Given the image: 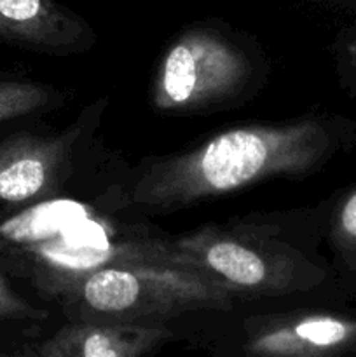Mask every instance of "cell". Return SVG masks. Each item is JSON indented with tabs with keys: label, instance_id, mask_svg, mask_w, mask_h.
<instances>
[{
	"label": "cell",
	"instance_id": "cell-1",
	"mask_svg": "<svg viewBox=\"0 0 356 357\" xmlns=\"http://www.w3.org/2000/svg\"><path fill=\"white\" fill-rule=\"evenodd\" d=\"M356 146V122L307 115L281 124H248L218 132L181 153L150 160L117 192L115 204L171 211L276 176H302Z\"/></svg>",
	"mask_w": 356,
	"mask_h": 357
},
{
	"label": "cell",
	"instance_id": "cell-2",
	"mask_svg": "<svg viewBox=\"0 0 356 357\" xmlns=\"http://www.w3.org/2000/svg\"><path fill=\"white\" fill-rule=\"evenodd\" d=\"M51 293L86 323L163 324L187 312L230 310L239 298L198 272L145 260L103 265Z\"/></svg>",
	"mask_w": 356,
	"mask_h": 357
},
{
	"label": "cell",
	"instance_id": "cell-3",
	"mask_svg": "<svg viewBox=\"0 0 356 357\" xmlns=\"http://www.w3.org/2000/svg\"><path fill=\"white\" fill-rule=\"evenodd\" d=\"M161 246V264L198 272L239 296L309 291L328 279L323 265L264 227L209 225Z\"/></svg>",
	"mask_w": 356,
	"mask_h": 357
},
{
	"label": "cell",
	"instance_id": "cell-4",
	"mask_svg": "<svg viewBox=\"0 0 356 357\" xmlns=\"http://www.w3.org/2000/svg\"><path fill=\"white\" fill-rule=\"evenodd\" d=\"M251 79L246 52L208 28L181 33L163 54L152 86V105L161 112H195L243 93Z\"/></svg>",
	"mask_w": 356,
	"mask_h": 357
},
{
	"label": "cell",
	"instance_id": "cell-5",
	"mask_svg": "<svg viewBox=\"0 0 356 357\" xmlns=\"http://www.w3.org/2000/svg\"><path fill=\"white\" fill-rule=\"evenodd\" d=\"M244 357H356L355 310H300L248 323Z\"/></svg>",
	"mask_w": 356,
	"mask_h": 357
},
{
	"label": "cell",
	"instance_id": "cell-6",
	"mask_svg": "<svg viewBox=\"0 0 356 357\" xmlns=\"http://www.w3.org/2000/svg\"><path fill=\"white\" fill-rule=\"evenodd\" d=\"M82 121L58 135H17L0 142V201L27 202L54 192L72 166Z\"/></svg>",
	"mask_w": 356,
	"mask_h": 357
},
{
	"label": "cell",
	"instance_id": "cell-7",
	"mask_svg": "<svg viewBox=\"0 0 356 357\" xmlns=\"http://www.w3.org/2000/svg\"><path fill=\"white\" fill-rule=\"evenodd\" d=\"M0 40L47 54H72L94 42L89 24L56 0H0Z\"/></svg>",
	"mask_w": 356,
	"mask_h": 357
},
{
	"label": "cell",
	"instance_id": "cell-8",
	"mask_svg": "<svg viewBox=\"0 0 356 357\" xmlns=\"http://www.w3.org/2000/svg\"><path fill=\"white\" fill-rule=\"evenodd\" d=\"M171 337L163 324L86 323L63 326L42 345V357H143Z\"/></svg>",
	"mask_w": 356,
	"mask_h": 357
},
{
	"label": "cell",
	"instance_id": "cell-9",
	"mask_svg": "<svg viewBox=\"0 0 356 357\" xmlns=\"http://www.w3.org/2000/svg\"><path fill=\"white\" fill-rule=\"evenodd\" d=\"M328 241L339 275L356 291V185L332 208Z\"/></svg>",
	"mask_w": 356,
	"mask_h": 357
},
{
	"label": "cell",
	"instance_id": "cell-10",
	"mask_svg": "<svg viewBox=\"0 0 356 357\" xmlns=\"http://www.w3.org/2000/svg\"><path fill=\"white\" fill-rule=\"evenodd\" d=\"M61 93L44 84L28 80H3L0 82V122L49 110L61 101Z\"/></svg>",
	"mask_w": 356,
	"mask_h": 357
},
{
	"label": "cell",
	"instance_id": "cell-11",
	"mask_svg": "<svg viewBox=\"0 0 356 357\" xmlns=\"http://www.w3.org/2000/svg\"><path fill=\"white\" fill-rule=\"evenodd\" d=\"M335 59L342 84L356 94V28L341 33L335 44Z\"/></svg>",
	"mask_w": 356,
	"mask_h": 357
},
{
	"label": "cell",
	"instance_id": "cell-12",
	"mask_svg": "<svg viewBox=\"0 0 356 357\" xmlns=\"http://www.w3.org/2000/svg\"><path fill=\"white\" fill-rule=\"evenodd\" d=\"M45 316L34 309L27 300L21 298L9 286L7 279L0 274V319H27V317Z\"/></svg>",
	"mask_w": 356,
	"mask_h": 357
},
{
	"label": "cell",
	"instance_id": "cell-13",
	"mask_svg": "<svg viewBox=\"0 0 356 357\" xmlns=\"http://www.w3.org/2000/svg\"><path fill=\"white\" fill-rule=\"evenodd\" d=\"M355 2H356V0H355Z\"/></svg>",
	"mask_w": 356,
	"mask_h": 357
}]
</instances>
